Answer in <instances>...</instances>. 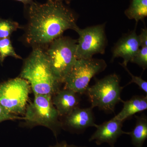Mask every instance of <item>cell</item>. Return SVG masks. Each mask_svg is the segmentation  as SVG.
Segmentation results:
<instances>
[{"label":"cell","instance_id":"603a6c76","mask_svg":"<svg viewBox=\"0 0 147 147\" xmlns=\"http://www.w3.org/2000/svg\"><path fill=\"white\" fill-rule=\"evenodd\" d=\"M24 3L25 5H28L33 2L34 0H15Z\"/></svg>","mask_w":147,"mask_h":147},{"label":"cell","instance_id":"7c38bea8","mask_svg":"<svg viewBox=\"0 0 147 147\" xmlns=\"http://www.w3.org/2000/svg\"><path fill=\"white\" fill-rule=\"evenodd\" d=\"M78 94L72 90L64 88L53 95L52 101L60 116L65 117L79 107L80 99Z\"/></svg>","mask_w":147,"mask_h":147},{"label":"cell","instance_id":"8992f818","mask_svg":"<svg viewBox=\"0 0 147 147\" xmlns=\"http://www.w3.org/2000/svg\"><path fill=\"white\" fill-rule=\"evenodd\" d=\"M106 67L107 64L104 60L93 58L77 59L65 80V88L79 94H86L91 79Z\"/></svg>","mask_w":147,"mask_h":147},{"label":"cell","instance_id":"e0dca14e","mask_svg":"<svg viewBox=\"0 0 147 147\" xmlns=\"http://www.w3.org/2000/svg\"><path fill=\"white\" fill-rule=\"evenodd\" d=\"M20 28L17 22L0 18V38H9L13 32Z\"/></svg>","mask_w":147,"mask_h":147},{"label":"cell","instance_id":"9c48e42d","mask_svg":"<svg viewBox=\"0 0 147 147\" xmlns=\"http://www.w3.org/2000/svg\"><path fill=\"white\" fill-rule=\"evenodd\" d=\"M123 121L113 118L101 125H97L96 129L90 137L89 141H94L97 145L107 143L110 147H115L118 139L124 134H129L122 130Z\"/></svg>","mask_w":147,"mask_h":147},{"label":"cell","instance_id":"9a60e30c","mask_svg":"<svg viewBox=\"0 0 147 147\" xmlns=\"http://www.w3.org/2000/svg\"><path fill=\"white\" fill-rule=\"evenodd\" d=\"M125 13L129 19H134L137 24L147 17V0H131Z\"/></svg>","mask_w":147,"mask_h":147},{"label":"cell","instance_id":"30bf717a","mask_svg":"<svg viewBox=\"0 0 147 147\" xmlns=\"http://www.w3.org/2000/svg\"><path fill=\"white\" fill-rule=\"evenodd\" d=\"M140 47L139 36L134 30L123 36L116 43L113 48L112 61L116 58L121 57L123 62L120 64L127 66Z\"/></svg>","mask_w":147,"mask_h":147},{"label":"cell","instance_id":"3957f363","mask_svg":"<svg viewBox=\"0 0 147 147\" xmlns=\"http://www.w3.org/2000/svg\"><path fill=\"white\" fill-rule=\"evenodd\" d=\"M77 44L76 40L61 36L53 40L44 50L54 75L61 84L77 60Z\"/></svg>","mask_w":147,"mask_h":147},{"label":"cell","instance_id":"2e32d148","mask_svg":"<svg viewBox=\"0 0 147 147\" xmlns=\"http://www.w3.org/2000/svg\"><path fill=\"white\" fill-rule=\"evenodd\" d=\"M8 57L22 59L15 52L10 38H0V63H2L5 58Z\"/></svg>","mask_w":147,"mask_h":147},{"label":"cell","instance_id":"ba28073f","mask_svg":"<svg viewBox=\"0 0 147 147\" xmlns=\"http://www.w3.org/2000/svg\"><path fill=\"white\" fill-rule=\"evenodd\" d=\"M105 24L81 29L75 31L79 35L77 40V59H91L95 54H103L107 44L105 33Z\"/></svg>","mask_w":147,"mask_h":147},{"label":"cell","instance_id":"d6986e66","mask_svg":"<svg viewBox=\"0 0 147 147\" xmlns=\"http://www.w3.org/2000/svg\"><path fill=\"white\" fill-rule=\"evenodd\" d=\"M122 66L125 69V70L127 71V73L129 74L131 77V80L129 83L127 85H129L132 83L136 84L139 86V88L140 89L144 91V92L147 94V82L145 81L144 79H142L141 76H134L133 74L131 73L129 70L127 69V66L122 65Z\"/></svg>","mask_w":147,"mask_h":147},{"label":"cell","instance_id":"52a82bcc","mask_svg":"<svg viewBox=\"0 0 147 147\" xmlns=\"http://www.w3.org/2000/svg\"><path fill=\"white\" fill-rule=\"evenodd\" d=\"M30 86L21 78L10 79L0 84V104L14 115L25 114Z\"/></svg>","mask_w":147,"mask_h":147},{"label":"cell","instance_id":"6da1fadb","mask_svg":"<svg viewBox=\"0 0 147 147\" xmlns=\"http://www.w3.org/2000/svg\"><path fill=\"white\" fill-rule=\"evenodd\" d=\"M27 6L28 23L25 39L33 48L46 47L64 32L78 28L75 14L59 0L44 3L34 1Z\"/></svg>","mask_w":147,"mask_h":147},{"label":"cell","instance_id":"7402d4cb","mask_svg":"<svg viewBox=\"0 0 147 147\" xmlns=\"http://www.w3.org/2000/svg\"><path fill=\"white\" fill-rule=\"evenodd\" d=\"M50 147H87L86 146H78L74 145H69L65 141H63L61 143H57L56 145L50 146Z\"/></svg>","mask_w":147,"mask_h":147},{"label":"cell","instance_id":"ffe728a7","mask_svg":"<svg viewBox=\"0 0 147 147\" xmlns=\"http://www.w3.org/2000/svg\"><path fill=\"white\" fill-rule=\"evenodd\" d=\"M20 119H21L20 117L9 113L0 104V123L7 120H13Z\"/></svg>","mask_w":147,"mask_h":147},{"label":"cell","instance_id":"8fae6325","mask_svg":"<svg viewBox=\"0 0 147 147\" xmlns=\"http://www.w3.org/2000/svg\"><path fill=\"white\" fill-rule=\"evenodd\" d=\"M91 107L80 108L77 107L65 116L66 126L76 132L85 131L88 127H96L94 114Z\"/></svg>","mask_w":147,"mask_h":147},{"label":"cell","instance_id":"cb8c5ba5","mask_svg":"<svg viewBox=\"0 0 147 147\" xmlns=\"http://www.w3.org/2000/svg\"><path fill=\"white\" fill-rule=\"evenodd\" d=\"M59 1H61L63 2L64 1L66 2H68L70 1L71 0H59Z\"/></svg>","mask_w":147,"mask_h":147},{"label":"cell","instance_id":"4fadbf2b","mask_svg":"<svg viewBox=\"0 0 147 147\" xmlns=\"http://www.w3.org/2000/svg\"><path fill=\"white\" fill-rule=\"evenodd\" d=\"M121 102L123 104L121 112L114 118L123 121L130 118L136 113L143 112L147 109V96L136 95L133 96L129 100Z\"/></svg>","mask_w":147,"mask_h":147},{"label":"cell","instance_id":"5b68a950","mask_svg":"<svg viewBox=\"0 0 147 147\" xmlns=\"http://www.w3.org/2000/svg\"><path fill=\"white\" fill-rule=\"evenodd\" d=\"M24 119L30 126L41 125L51 129L55 137L61 127L59 116L53 105L52 96L34 95L33 102L26 108Z\"/></svg>","mask_w":147,"mask_h":147},{"label":"cell","instance_id":"5bb4252c","mask_svg":"<svg viewBox=\"0 0 147 147\" xmlns=\"http://www.w3.org/2000/svg\"><path fill=\"white\" fill-rule=\"evenodd\" d=\"M136 122L132 131L129 135L131 137L132 145L135 147H143L147 138V118L145 115H135Z\"/></svg>","mask_w":147,"mask_h":147},{"label":"cell","instance_id":"44dd1931","mask_svg":"<svg viewBox=\"0 0 147 147\" xmlns=\"http://www.w3.org/2000/svg\"><path fill=\"white\" fill-rule=\"evenodd\" d=\"M138 36L141 47H147V29L146 27L142 29L141 33Z\"/></svg>","mask_w":147,"mask_h":147},{"label":"cell","instance_id":"7a4b0ae2","mask_svg":"<svg viewBox=\"0 0 147 147\" xmlns=\"http://www.w3.org/2000/svg\"><path fill=\"white\" fill-rule=\"evenodd\" d=\"M20 77L28 82L34 95L53 96L60 90L61 84L54 75L42 48H33L25 61Z\"/></svg>","mask_w":147,"mask_h":147},{"label":"cell","instance_id":"277c9868","mask_svg":"<svg viewBox=\"0 0 147 147\" xmlns=\"http://www.w3.org/2000/svg\"><path fill=\"white\" fill-rule=\"evenodd\" d=\"M120 79L115 73L96 81L89 86L86 94L92 108L97 107L108 113H114L116 105L121 102V94L123 87L120 86Z\"/></svg>","mask_w":147,"mask_h":147},{"label":"cell","instance_id":"ac0fdd59","mask_svg":"<svg viewBox=\"0 0 147 147\" xmlns=\"http://www.w3.org/2000/svg\"><path fill=\"white\" fill-rule=\"evenodd\" d=\"M130 62L136 64L144 70L147 68V47H141Z\"/></svg>","mask_w":147,"mask_h":147}]
</instances>
